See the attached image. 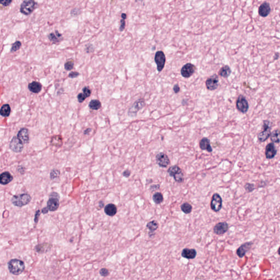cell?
<instances>
[{"mask_svg": "<svg viewBox=\"0 0 280 280\" xmlns=\"http://www.w3.org/2000/svg\"><path fill=\"white\" fill-rule=\"evenodd\" d=\"M74 67V62L73 60H70L65 62L64 65V67L66 71H70L72 70Z\"/></svg>", "mask_w": 280, "mask_h": 280, "instance_id": "34", "label": "cell"}, {"mask_svg": "<svg viewBox=\"0 0 280 280\" xmlns=\"http://www.w3.org/2000/svg\"><path fill=\"white\" fill-rule=\"evenodd\" d=\"M153 201L156 204H160L164 201V197L162 194L160 192H157L154 193L153 196Z\"/></svg>", "mask_w": 280, "mask_h": 280, "instance_id": "30", "label": "cell"}, {"mask_svg": "<svg viewBox=\"0 0 280 280\" xmlns=\"http://www.w3.org/2000/svg\"><path fill=\"white\" fill-rule=\"evenodd\" d=\"M31 200V196L28 194H22L18 196H14L12 197V203L14 206L22 207L28 205Z\"/></svg>", "mask_w": 280, "mask_h": 280, "instance_id": "2", "label": "cell"}, {"mask_svg": "<svg viewBox=\"0 0 280 280\" xmlns=\"http://www.w3.org/2000/svg\"><path fill=\"white\" fill-rule=\"evenodd\" d=\"M36 5L35 0H24L20 6V12L25 15H28L35 10Z\"/></svg>", "mask_w": 280, "mask_h": 280, "instance_id": "4", "label": "cell"}, {"mask_svg": "<svg viewBox=\"0 0 280 280\" xmlns=\"http://www.w3.org/2000/svg\"><path fill=\"white\" fill-rule=\"evenodd\" d=\"M51 144L53 146H60L62 144V139L60 135H57L53 137L51 141Z\"/></svg>", "mask_w": 280, "mask_h": 280, "instance_id": "32", "label": "cell"}, {"mask_svg": "<svg viewBox=\"0 0 280 280\" xmlns=\"http://www.w3.org/2000/svg\"><path fill=\"white\" fill-rule=\"evenodd\" d=\"M82 90L83 93L87 97H89L90 96V95H91V90H90L89 88L85 87L83 88Z\"/></svg>", "mask_w": 280, "mask_h": 280, "instance_id": "38", "label": "cell"}, {"mask_svg": "<svg viewBox=\"0 0 280 280\" xmlns=\"http://www.w3.org/2000/svg\"><path fill=\"white\" fill-rule=\"evenodd\" d=\"M48 38L50 42L54 44L60 42L62 40L63 37L62 34L60 33L58 31L56 30L54 32H52L48 35Z\"/></svg>", "mask_w": 280, "mask_h": 280, "instance_id": "21", "label": "cell"}, {"mask_svg": "<svg viewBox=\"0 0 280 280\" xmlns=\"http://www.w3.org/2000/svg\"><path fill=\"white\" fill-rule=\"evenodd\" d=\"M105 213L108 216H114L117 212V208L114 204H109L104 209Z\"/></svg>", "mask_w": 280, "mask_h": 280, "instance_id": "23", "label": "cell"}, {"mask_svg": "<svg viewBox=\"0 0 280 280\" xmlns=\"http://www.w3.org/2000/svg\"><path fill=\"white\" fill-rule=\"evenodd\" d=\"M17 137L23 144H28L30 140L28 129L26 128H22L18 132Z\"/></svg>", "mask_w": 280, "mask_h": 280, "instance_id": "16", "label": "cell"}, {"mask_svg": "<svg viewBox=\"0 0 280 280\" xmlns=\"http://www.w3.org/2000/svg\"><path fill=\"white\" fill-rule=\"evenodd\" d=\"M271 12V8L270 4L268 2H264L261 4L258 9V13L259 15L261 17H266Z\"/></svg>", "mask_w": 280, "mask_h": 280, "instance_id": "17", "label": "cell"}, {"mask_svg": "<svg viewBox=\"0 0 280 280\" xmlns=\"http://www.w3.org/2000/svg\"><path fill=\"white\" fill-rule=\"evenodd\" d=\"M28 88L30 92L37 94L41 91L42 86L40 83L33 81L28 84Z\"/></svg>", "mask_w": 280, "mask_h": 280, "instance_id": "24", "label": "cell"}, {"mask_svg": "<svg viewBox=\"0 0 280 280\" xmlns=\"http://www.w3.org/2000/svg\"><path fill=\"white\" fill-rule=\"evenodd\" d=\"M219 75L223 78H228L230 75L231 73V70L229 66L228 65H225L223 66L219 71Z\"/></svg>", "mask_w": 280, "mask_h": 280, "instance_id": "27", "label": "cell"}, {"mask_svg": "<svg viewBox=\"0 0 280 280\" xmlns=\"http://www.w3.org/2000/svg\"><path fill=\"white\" fill-rule=\"evenodd\" d=\"M59 198L51 197L47 202V208L50 211H55L59 208Z\"/></svg>", "mask_w": 280, "mask_h": 280, "instance_id": "19", "label": "cell"}, {"mask_svg": "<svg viewBox=\"0 0 280 280\" xmlns=\"http://www.w3.org/2000/svg\"><path fill=\"white\" fill-rule=\"evenodd\" d=\"M8 268L11 273L14 275L21 274L25 268L24 261L18 259H11L8 263Z\"/></svg>", "mask_w": 280, "mask_h": 280, "instance_id": "1", "label": "cell"}, {"mask_svg": "<svg viewBox=\"0 0 280 280\" xmlns=\"http://www.w3.org/2000/svg\"><path fill=\"white\" fill-rule=\"evenodd\" d=\"M130 174H131V171H130V170H125L124 171L123 173V176L125 177H129L130 176Z\"/></svg>", "mask_w": 280, "mask_h": 280, "instance_id": "45", "label": "cell"}, {"mask_svg": "<svg viewBox=\"0 0 280 280\" xmlns=\"http://www.w3.org/2000/svg\"><path fill=\"white\" fill-rule=\"evenodd\" d=\"M199 146L201 149H202L203 151H206L208 152H212L213 149L211 146L210 144V141L209 139L204 137L201 140L200 142H199Z\"/></svg>", "mask_w": 280, "mask_h": 280, "instance_id": "20", "label": "cell"}, {"mask_svg": "<svg viewBox=\"0 0 280 280\" xmlns=\"http://www.w3.org/2000/svg\"><path fill=\"white\" fill-rule=\"evenodd\" d=\"M196 70V66L191 63H188L182 67L181 70V73L184 78H188L193 75Z\"/></svg>", "mask_w": 280, "mask_h": 280, "instance_id": "10", "label": "cell"}, {"mask_svg": "<svg viewBox=\"0 0 280 280\" xmlns=\"http://www.w3.org/2000/svg\"><path fill=\"white\" fill-rule=\"evenodd\" d=\"M278 57H279V54H278V53H275V55H274V60H277L278 58Z\"/></svg>", "mask_w": 280, "mask_h": 280, "instance_id": "50", "label": "cell"}, {"mask_svg": "<svg viewBox=\"0 0 280 280\" xmlns=\"http://www.w3.org/2000/svg\"><path fill=\"white\" fill-rule=\"evenodd\" d=\"M196 251L194 248H184L181 252L182 256L187 259H194L196 256Z\"/></svg>", "mask_w": 280, "mask_h": 280, "instance_id": "18", "label": "cell"}, {"mask_svg": "<svg viewBox=\"0 0 280 280\" xmlns=\"http://www.w3.org/2000/svg\"><path fill=\"white\" fill-rule=\"evenodd\" d=\"M154 61L157 65L158 71L161 72L164 68L166 62V57L164 53L162 51L157 52L154 56Z\"/></svg>", "mask_w": 280, "mask_h": 280, "instance_id": "6", "label": "cell"}, {"mask_svg": "<svg viewBox=\"0 0 280 280\" xmlns=\"http://www.w3.org/2000/svg\"><path fill=\"white\" fill-rule=\"evenodd\" d=\"M219 78L217 75H213L208 78L206 81V86L208 90H214L218 87Z\"/></svg>", "mask_w": 280, "mask_h": 280, "instance_id": "11", "label": "cell"}, {"mask_svg": "<svg viewBox=\"0 0 280 280\" xmlns=\"http://www.w3.org/2000/svg\"><path fill=\"white\" fill-rule=\"evenodd\" d=\"M278 253L280 256V247H279V248H278Z\"/></svg>", "mask_w": 280, "mask_h": 280, "instance_id": "51", "label": "cell"}, {"mask_svg": "<svg viewBox=\"0 0 280 280\" xmlns=\"http://www.w3.org/2000/svg\"><path fill=\"white\" fill-rule=\"evenodd\" d=\"M222 207V199L218 193H214L211 201V208L214 212H219Z\"/></svg>", "mask_w": 280, "mask_h": 280, "instance_id": "7", "label": "cell"}, {"mask_svg": "<svg viewBox=\"0 0 280 280\" xmlns=\"http://www.w3.org/2000/svg\"><path fill=\"white\" fill-rule=\"evenodd\" d=\"M39 212V211H37L36 213L35 214V221H36V222H37L38 218V217L40 216V213H38Z\"/></svg>", "mask_w": 280, "mask_h": 280, "instance_id": "47", "label": "cell"}, {"mask_svg": "<svg viewBox=\"0 0 280 280\" xmlns=\"http://www.w3.org/2000/svg\"><path fill=\"white\" fill-rule=\"evenodd\" d=\"M93 50H94V47H93V45H88L87 46V48H86V51H87V53H90V52H93Z\"/></svg>", "mask_w": 280, "mask_h": 280, "instance_id": "44", "label": "cell"}, {"mask_svg": "<svg viewBox=\"0 0 280 280\" xmlns=\"http://www.w3.org/2000/svg\"><path fill=\"white\" fill-rule=\"evenodd\" d=\"M100 274L102 276L105 277V276H108L109 275V271L106 268L101 269L100 271Z\"/></svg>", "mask_w": 280, "mask_h": 280, "instance_id": "40", "label": "cell"}, {"mask_svg": "<svg viewBox=\"0 0 280 280\" xmlns=\"http://www.w3.org/2000/svg\"><path fill=\"white\" fill-rule=\"evenodd\" d=\"M21 46V43L20 41H17L12 45L11 51V52H15L19 50Z\"/></svg>", "mask_w": 280, "mask_h": 280, "instance_id": "35", "label": "cell"}, {"mask_svg": "<svg viewBox=\"0 0 280 280\" xmlns=\"http://www.w3.org/2000/svg\"><path fill=\"white\" fill-rule=\"evenodd\" d=\"M48 209L47 207H45V208H44L43 209H42V212L43 213H44V214H45V213H47L48 212Z\"/></svg>", "mask_w": 280, "mask_h": 280, "instance_id": "49", "label": "cell"}, {"mask_svg": "<svg viewBox=\"0 0 280 280\" xmlns=\"http://www.w3.org/2000/svg\"><path fill=\"white\" fill-rule=\"evenodd\" d=\"M12 2V0H0L1 4L5 7L9 6Z\"/></svg>", "mask_w": 280, "mask_h": 280, "instance_id": "39", "label": "cell"}, {"mask_svg": "<svg viewBox=\"0 0 280 280\" xmlns=\"http://www.w3.org/2000/svg\"><path fill=\"white\" fill-rule=\"evenodd\" d=\"M272 127V123L268 120H264L263 121V125L262 127L263 129H271Z\"/></svg>", "mask_w": 280, "mask_h": 280, "instance_id": "36", "label": "cell"}, {"mask_svg": "<svg viewBox=\"0 0 280 280\" xmlns=\"http://www.w3.org/2000/svg\"><path fill=\"white\" fill-rule=\"evenodd\" d=\"M228 229V224L226 222H219L214 226L213 231L217 235H221L226 233Z\"/></svg>", "mask_w": 280, "mask_h": 280, "instance_id": "13", "label": "cell"}, {"mask_svg": "<svg viewBox=\"0 0 280 280\" xmlns=\"http://www.w3.org/2000/svg\"><path fill=\"white\" fill-rule=\"evenodd\" d=\"M13 179V177L12 176V174H11L10 172L6 171L1 174L0 183L2 185H7L12 181Z\"/></svg>", "mask_w": 280, "mask_h": 280, "instance_id": "22", "label": "cell"}, {"mask_svg": "<svg viewBox=\"0 0 280 280\" xmlns=\"http://www.w3.org/2000/svg\"><path fill=\"white\" fill-rule=\"evenodd\" d=\"M155 158L157 164L160 167H166L170 164L169 158L165 153H158Z\"/></svg>", "mask_w": 280, "mask_h": 280, "instance_id": "12", "label": "cell"}, {"mask_svg": "<svg viewBox=\"0 0 280 280\" xmlns=\"http://www.w3.org/2000/svg\"><path fill=\"white\" fill-rule=\"evenodd\" d=\"M11 112V107L8 104H4L0 110V114L4 117H9Z\"/></svg>", "mask_w": 280, "mask_h": 280, "instance_id": "28", "label": "cell"}, {"mask_svg": "<svg viewBox=\"0 0 280 280\" xmlns=\"http://www.w3.org/2000/svg\"><path fill=\"white\" fill-rule=\"evenodd\" d=\"M80 75V73L77 72H72L68 75V77L71 78H77Z\"/></svg>", "mask_w": 280, "mask_h": 280, "instance_id": "43", "label": "cell"}, {"mask_svg": "<svg viewBox=\"0 0 280 280\" xmlns=\"http://www.w3.org/2000/svg\"><path fill=\"white\" fill-rule=\"evenodd\" d=\"M23 143L19 140L18 137H13L10 144V148L12 151L15 153H19L23 151L24 146Z\"/></svg>", "mask_w": 280, "mask_h": 280, "instance_id": "9", "label": "cell"}, {"mask_svg": "<svg viewBox=\"0 0 280 280\" xmlns=\"http://www.w3.org/2000/svg\"><path fill=\"white\" fill-rule=\"evenodd\" d=\"M271 141L273 143L278 144L280 142V129L275 130L271 132Z\"/></svg>", "mask_w": 280, "mask_h": 280, "instance_id": "26", "label": "cell"}, {"mask_svg": "<svg viewBox=\"0 0 280 280\" xmlns=\"http://www.w3.org/2000/svg\"><path fill=\"white\" fill-rule=\"evenodd\" d=\"M236 107L238 111L241 113L245 114L249 109V104L243 95H240L236 102Z\"/></svg>", "mask_w": 280, "mask_h": 280, "instance_id": "5", "label": "cell"}, {"mask_svg": "<svg viewBox=\"0 0 280 280\" xmlns=\"http://www.w3.org/2000/svg\"><path fill=\"white\" fill-rule=\"evenodd\" d=\"M167 173L170 177H174L175 181L177 183H182L184 181V174L182 170L177 165L172 166L169 168Z\"/></svg>", "mask_w": 280, "mask_h": 280, "instance_id": "3", "label": "cell"}, {"mask_svg": "<svg viewBox=\"0 0 280 280\" xmlns=\"http://www.w3.org/2000/svg\"><path fill=\"white\" fill-rule=\"evenodd\" d=\"M59 174H60V172H59L58 170H52V172H51V174H50L51 179H53L55 178V177H57V175H59Z\"/></svg>", "mask_w": 280, "mask_h": 280, "instance_id": "42", "label": "cell"}, {"mask_svg": "<svg viewBox=\"0 0 280 280\" xmlns=\"http://www.w3.org/2000/svg\"><path fill=\"white\" fill-rule=\"evenodd\" d=\"M173 89H174V91L175 93H179V91H180V88L179 87V84H176L174 85Z\"/></svg>", "mask_w": 280, "mask_h": 280, "instance_id": "46", "label": "cell"}, {"mask_svg": "<svg viewBox=\"0 0 280 280\" xmlns=\"http://www.w3.org/2000/svg\"><path fill=\"white\" fill-rule=\"evenodd\" d=\"M265 157L268 159H271L275 157L277 154V149L274 143H269L265 147Z\"/></svg>", "mask_w": 280, "mask_h": 280, "instance_id": "14", "label": "cell"}, {"mask_svg": "<svg viewBox=\"0 0 280 280\" xmlns=\"http://www.w3.org/2000/svg\"><path fill=\"white\" fill-rule=\"evenodd\" d=\"M87 98V97L83 93H80L77 95L78 101L80 103H82Z\"/></svg>", "mask_w": 280, "mask_h": 280, "instance_id": "37", "label": "cell"}, {"mask_svg": "<svg viewBox=\"0 0 280 280\" xmlns=\"http://www.w3.org/2000/svg\"><path fill=\"white\" fill-rule=\"evenodd\" d=\"M271 129H264L258 135V140L261 142H263L270 137Z\"/></svg>", "mask_w": 280, "mask_h": 280, "instance_id": "25", "label": "cell"}, {"mask_svg": "<svg viewBox=\"0 0 280 280\" xmlns=\"http://www.w3.org/2000/svg\"><path fill=\"white\" fill-rule=\"evenodd\" d=\"M145 106V101L143 99H140L137 100L135 102L129 110L128 114L131 117L136 116L138 111L141 110L142 108Z\"/></svg>", "mask_w": 280, "mask_h": 280, "instance_id": "8", "label": "cell"}, {"mask_svg": "<svg viewBox=\"0 0 280 280\" xmlns=\"http://www.w3.org/2000/svg\"><path fill=\"white\" fill-rule=\"evenodd\" d=\"M125 19L122 18V20H120V26L119 28V30L120 31H123L124 30L125 28Z\"/></svg>", "mask_w": 280, "mask_h": 280, "instance_id": "41", "label": "cell"}, {"mask_svg": "<svg viewBox=\"0 0 280 280\" xmlns=\"http://www.w3.org/2000/svg\"><path fill=\"white\" fill-rule=\"evenodd\" d=\"M192 206L188 203H184L181 206L182 211L186 214H189L192 211Z\"/></svg>", "mask_w": 280, "mask_h": 280, "instance_id": "33", "label": "cell"}, {"mask_svg": "<svg viewBox=\"0 0 280 280\" xmlns=\"http://www.w3.org/2000/svg\"><path fill=\"white\" fill-rule=\"evenodd\" d=\"M146 227L149 229L151 232H153L158 229V227H159V223L157 221L153 220L147 224Z\"/></svg>", "mask_w": 280, "mask_h": 280, "instance_id": "31", "label": "cell"}, {"mask_svg": "<svg viewBox=\"0 0 280 280\" xmlns=\"http://www.w3.org/2000/svg\"><path fill=\"white\" fill-rule=\"evenodd\" d=\"M253 243L252 242H248L243 243L241 246L238 248L236 251V253L240 258H243L246 253L251 248Z\"/></svg>", "mask_w": 280, "mask_h": 280, "instance_id": "15", "label": "cell"}, {"mask_svg": "<svg viewBox=\"0 0 280 280\" xmlns=\"http://www.w3.org/2000/svg\"><path fill=\"white\" fill-rule=\"evenodd\" d=\"M91 129L90 128H88V129H87L85 130L84 132V133L85 135H87L89 134L90 131H91Z\"/></svg>", "mask_w": 280, "mask_h": 280, "instance_id": "48", "label": "cell"}, {"mask_svg": "<svg viewBox=\"0 0 280 280\" xmlns=\"http://www.w3.org/2000/svg\"><path fill=\"white\" fill-rule=\"evenodd\" d=\"M89 107L93 110H98L101 107V103L98 100H92L90 101Z\"/></svg>", "mask_w": 280, "mask_h": 280, "instance_id": "29", "label": "cell"}]
</instances>
